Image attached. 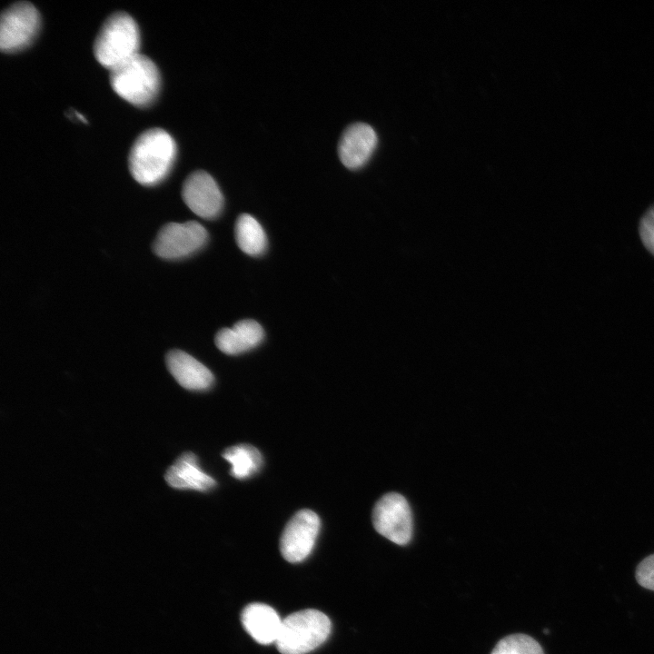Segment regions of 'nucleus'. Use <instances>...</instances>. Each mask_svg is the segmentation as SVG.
<instances>
[{
    "mask_svg": "<svg viewBox=\"0 0 654 654\" xmlns=\"http://www.w3.org/2000/svg\"><path fill=\"white\" fill-rule=\"evenodd\" d=\"M639 235L644 246L654 254V205L644 213L639 222Z\"/></svg>",
    "mask_w": 654,
    "mask_h": 654,
    "instance_id": "nucleus-18",
    "label": "nucleus"
},
{
    "mask_svg": "<svg viewBox=\"0 0 654 654\" xmlns=\"http://www.w3.org/2000/svg\"><path fill=\"white\" fill-rule=\"evenodd\" d=\"M176 152V144L165 130H146L136 138L131 147L128 156L129 171L140 184L156 185L171 172Z\"/></svg>",
    "mask_w": 654,
    "mask_h": 654,
    "instance_id": "nucleus-1",
    "label": "nucleus"
},
{
    "mask_svg": "<svg viewBox=\"0 0 654 654\" xmlns=\"http://www.w3.org/2000/svg\"><path fill=\"white\" fill-rule=\"evenodd\" d=\"M140 32L135 20L125 12L109 15L101 26L94 43V54L109 71L127 62L139 53Z\"/></svg>",
    "mask_w": 654,
    "mask_h": 654,
    "instance_id": "nucleus-2",
    "label": "nucleus"
},
{
    "mask_svg": "<svg viewBox=\"0 0 654 654\" xmlns=\"http://www.w3.org/2000/svg\"><path fill=\"white\" fill-rule=\"evenodd\" d=\"M222 455L231 464V475L239 480L253 476L263 465L261 452L246 443L231 446Z\"/></svg>",
    "mask_w": 654,
    "mask_h": 654,
    "instance_id": "nucleus-16",
    "label": "nucleus"
},
{
    "mask_svg": "<svg viewBox=\"0 0 654 654\" xmlns=\"http://www.w3.org/2000/svg\"><path fill=\"white\" fill-rule=\"evenodd\" d=\"M331 628V620L320 610L294 612L282 619L276 647L282 654H307L327 639Z\"/></svg>",
    "mask_w": 654,
    "mask_h": 654,
    "instance_id": "nucleus-4",
    "label": "nucleus"
},
{
    "mask_svg": "<svg viewBox=\"0 0 654 654\" xmlns=\"http://www.w3.org/2000/svg\"><path fill=\"white\" fill-rule=\"evenodd\" d=\"M372 523L378 533L398 545L412 537V514L406 499L395 492L383 495L374 505Z\"/></svg>",
    "mask_w": 654,
    "mask_h": 654,
    "instance_id": "nucleus-6",
    "label": "nucleus"
},
{
    "mask_svg": "<svg viewBox=\"0 0 654 654\" xmlns=\"http://www.w3.org/2000/svg\"><path fill=\"white\" fill-rule=\"evenodd\" d=\"M207 240V231L195 221L169 223L157 233L153 250L163 259H180L202 249Z\"/></svg>",
    "mask_w": 654,
    "mask_h": 654,
    "instance_id": "nucleus-7",
    "label": "nucleus"
},
{
    "mask_svg": "<svg viewBox=\"0 0 654 654\" xmlns=\"http://www.w3.org/2000/svg\"><path fill=\"white\" fill-rule=\"evenodd\" d=\"M235 240L246 254L258 256L267 248L266 233L259 222L248 213L241 214L235 223Z\"/></svg>",
    "mask_w": 654,
    "mask_h": 654,
    "instance_id": "nucleus-15",
    "label": "nucleus"
},
{
    "mask_svg": "<svg viewBox=\"0 0 654 654\" xmlns=\"http://www.w3.org/2000/svg\"><path fill=\"white\" fill-rule=\"evenodd\" d=\"M638 583L650 590H654V554L645 558L636 569Z\"/></svg>",
    "mask_w": 654,
    "mask_h": 654,
    "instance_id": "nucleus-19",
    "label": "nucleus"
},
{
    "mask_svg": "<svg viewBox=\"0 0 654 654\" xmlns=\"http://www.w3.org/2000/svg\"><path fill=\"white\" fill-rule=\"evenodd\" d=\"M166 366L176 382L187 390L204 391L213 383L212 372L185 352H169L166 355Z\"/></svg>",
    "mask_w": 654,
    "mask_h": 654,
    "instance_id": "nucleus-11",
    "label": "nucleus"
},
{
    "mask_svg": "<svg viewBox=\"0 0 654 654\" xmlns=\"http://www.w3.org/2000/svg\"><path fill=\"white\" fill-rule=\"evenodd\" d=\"M264 338L263 327L254 320H242L233 328H223L215 335V345L225 354L236 355L257 347Z\"/></svg>",
    "mask_w": 654,
    "mask_h": 654,
    "instance_id": "nucleus-14",
    "label": "nucleus"
},
{
    "mask_svg": "<svg viewBox=\"0 0 654 654\" xmlns=\"http://www.w3.org/2000/svg\"><path fill=\"white\" fill-rule=\"evenodd\" d=\"M490 654H544L540 645L526 634H512L500 639Z\"/></svg>",
    "mask_w": 654,
    "mask_h": 654,
    "instance_id": "nucleus-17",
    "label": "nucleus"
},
{
    "mask_svg": "<svg viewBox=\"0 0 654 654\" xmlns=\"http://www.w3.org/2000/svg\"><path fill=\"white\" fill-rule=\"evenodd\" d=\"M378 138L373 128L365 123H355L342 133L338 144L341 162L349 169L362 167L371 158Z\"/></svg>",
    "mask_w": 654,
    "mask_h": 654,
    "instance_id": "nucleus-10",
    "label": "nucleus"
},
{
    "mask_svg": "<svg viewBox=\"0 0 654 654\" xmlns=\"http://www.w3.org/2000/svg\"><path fill=\"white\" fill-rule=\"evenodd\" d=\"M40 24L39 12L27 1H19L6 7L0 20L1 50L15 53L29 46L37 35Z\"/></svg>",
    "mask_w": 654,
    "mask_h": 654,
    "instance_id": "nucleus-5",
    "label": "nucleus"
},
{
    "mask_svg": "<svg viewBox=\"0 0 654 654\" xmlns=\"http://www.w3.org/2000/svg\"><path fill=\"white\" fill-rule=\"evenodd\" d=\"M110 84L121 98L136 107L151 105L161 88V74L148 56L138 54L110 71Z\"/></svg>",
    "mask_w": 654,
    "mask_h": 654,
    "instance_id": "nucleus-3",
    "label": "nucleus"
},
{
    "mask_svg": "<svg viewBox=\"0 0 654 654\" xmlns=\"http://www.w3.org/2000/svg\"><path fill=\"white\" fill-rule=\"evenodd\" d=\"M241 620L247 633L263 645L276 642L282 622L274 609L258 602L243 609Z\"/></svg>",
    "mask_w": 654,
    "mask_h": 654,
    "instance_id": "nucleus-12",
    "label": "nucleus"
},
{
    "mask_svg": "<svg viewBox=\"0 0 654 654\" xmlns=\"http://www.w3.org/2000/svg\"><path fill=\"white\" fill-rule=\"evenodd\" d=\"M166 482L174 489L207 491L214 488L216 481L200 467L196 455L183 453L166 471Z\"/></svg>",
    "mask_w": 654,
    "mask_h": 654,
    "instance_id": "nucleus-13",
    "label": "nucleus"
},
{
    "mask_svg": "<svg viewBox=\"0 0 654 654\" xmlns=\"http://www.w3.org/2000/svg\"><path fill=\"white\" fill-rule=\"evenodd\" d=\"M182 197L185 204L198 216L216 218L223 211V195L215 180L204 171H195L184 180Z\"/></svg>",
    "mask_w": 654,
    "mask_h": 654,
    "instance_id": "nucleus-9",
    "label": "nucleus"
},
{
    "mask_svg": "<svg viewBox=\"0 0 654 654\" xmlns=\"http://www.w3.org/2000/svg\"><path fill=\"white\" fill-rule=\"evenodd\" d=\"M321 528V520L312 510L297 511L287 522L280 540L282 556L289 562L305 560L313 549Z\"/></svg>",
    "mask_w": 654,
    "mask_h": 654,
    "instance_id": "nucleus-8",
    "label": "nucleus"
}]
</instances>
